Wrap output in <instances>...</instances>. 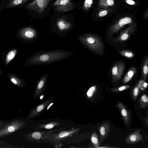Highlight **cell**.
I'll return each instance as SVG.
<instances>
[{
  "instance_id": "6da1fadb",
  "label": "cell",
  "mask_w": 148,
  "mask_h": 148,
  "mask_svg": "<svg viewBox=\"0 0 148 148\" xmlns=\"http://www.w3.org/2000/svg\"><path fill=\"white\" fill-rule=\"evenodd\" d=\"M70 54L62 51H50L35 55L29 60L31 65H39L51 63L67 58Z\"/></svg>"
},
{
  "instance_id": "7a4b0ae2",
  "label": "cell",
  "mask_w": 148,
  "mask_h": 148,
  "mask_svg": "<svg viewBox=\"0 0 148 148\" xmlns=\"http://www.w3.org/2000/svg\"><path fill=\"white\" fill-rule=\"evenodd\" d=\"M79 40L87 47L97 53L102 54L104 45L97 36L92 34H87L78 37Z\"/></svg>"
},
{
  "instance_id": "3957f363",
  "label": "cell",
  "mask_w": 148,
  "mask_h": 148,
  "mask_svg": "<svg viewBox=\"0 0 148 148\" xmlns=\"http://www.w3.org/2000/svg\"><path fill=\"white\" fill-rule=\"evenodd\" d=\"M65 127L46 131L38 130L23 135L22 137L28 142L37 143H42L43 140L48 136L65 130Z\"/></svg>"
},
{
  "instance_id": "277c9868",
  "label": "cell",
  "mask_w": 148,
  "mask_h": 148,
  "mask_svg": "<svg viewBox=\"0 0 148 148\" xmlns=\"http://www.w3.org/2000/svg\"><path fill=\"white\" fill-rule=\"evenodd\" d=\"M80 127H78L72 130H64L51 134L43 140L42 143H52L56 144H59L63 140L77 134L80 130Z\"/></svg>"
},
{
  "instance_id": "5b68a950",
  "label": "cell",
  "mask_w": 148,
  "mask_h": 148,
  "mask_svg": "<svg viewBox=\"0 0 148 148\" xmlns=\"http://www.w3.org/2000/svg\"><path fill=\"white\" fill-rule=\"evenodd\" d=\"M26 125V122L23 120H14L5 124L0 129V138L10 135L21 130Z\"/></svg>"
},
{
  "instance_id": "8992f818",
  "label": "cell",
  "mask_w": 148,
  "mask_h": 148,
  "mask_svg": "<svg viewBox=\"0 0 148 148\" xmlns=\"http://www.w3.org/2000/svg\"><path fill=\"white\" fill-rule=\"evenodd\" d=\"M54 96L34 108L30 111L27 117L29 119L38 117L53 101Z\"/></svg>"
},
{
  "instance_id": "52a82bcc",
  "label": "cell",
  "mask_w": 148,
  "mask_h": 148,
  "mask_svg": "<svg viewBox=\"0 0 148 148\" xmlns=\"http://www.w3.org/2000/svg\"><path fill=\"white\" fill-rule=\"evenodd\" d=\"M51 0H34L28 4L26 8L36 11L39 14L42 13Z\"/></svg>"
},
{
  "instance_id": "ba28073f",
  "label": "cell",
  "mask_w": 148,
  "mask_h": 148,
  "mask_svg": "<svg viewBox=\"0 0 148 148\" xmlns=\"http://www.w3.org/2000/svg\"><path fill=\"white\" fill-rule=\"evenodd\" d=\"M133 23V19L130 17L126 16L122 18L111 26L109 29L108 34H112L117 32L125 25L132 24Z\"/></svg>"
},
{
  "instance_id": "9c48e42d",
  "label": "cell",
  "mask_w": 148,
  "mask_h": 148,
  "mask_svg": "<svg viewBox=\"0 0 148 148\" xmlns=\"http://www.w3.org/2000/svg\"><path fill=\"white\" fill-rule=\"evenodd\" d=\"M71 0H56L53 3L55 10L58 12H66L73 8V4Z\"/></svg>"
},
{
  "instance_id": "30bf717a",
  "label": "cell",
  "mask_w": 148,
  "mask_h": 148,
  "mask_svg": "<svg viewBox=\"0 0 148 148\" xmlns=\"http://www.w3.org/2000/svg\"><path fill=\"white\" fill-rule=\"evenodd\" d=\"M97 130L99 135L100 142L101 144L109 136L110 131V122L107 121L103 123L98 127Z\"/></svg>"
},
{
  "instance_id": "8fae6325",
  "label": "cell",
  "mask_w": 148,
  "mask_h": 148,
  "mask_svg": "<svg viewBox=\"0 0 148 148\" xmlns=\"http://www.w3.org/2000/svg\"><path fill=\"white\" fill-rule=\"evenodd\" d=\"M124 69V65L123 62L117 64L112 68V73L113 81L116 82L121 78Z\"/></svg>"
},
{
  "instance_id": "7c38bea8",
  "label": "cell",
  "mask_w": 148,
  "mask_h": 148,
  "mask_svg": "<svg viewBox=\"0 0 148 148\" xmlns=\"http://www.w3.org/2000/svg\"><path fill=\"white\" fill-rule=\"evenodd\" d=\"M140 129H138L130 134L126 137L125 142L128 144H134L142 140L143 135L140 132Z\"/></svg>"
},
{
  "instance_id": "4fadbf2b",
  "label": "cell",
  "mask_w": 148,
  "mask_h": 148,
  "mask_svg": "<svg viewBox=\"0 0 148 148\" xmlns=\"http://www.w3.org/2000/svg\"><path fill=\"white\" fill-rule=\"evenodd\" d=\"M47 76L45 75L42 76L37 83L34 94V98L38 97L43 92L46 86Z\"/></svg>"
},
{
  "instance_id": "5bb4252c",
  "label": "cell",
  "mask_w": 148,
  "mask_h": 148,
  "mask_svg": "<svg viewBox=\"0 0 148 148\" xmlns=\"http://www.w3.org/2000/svg\"><path fill=\"white\" fill-rule=\"evenodd\" d=\"M117 106L125 125H127L129 123L131 118L130 112L126 106L121 101L118 103Z\"/></svg>"
},
{
  "instance_id": "9a60e30c",
  "label": "cell",
  "mask_w": 148,
  "mask_h": 148,
  "mask_svg": "<svg viewBox=\"0 0 148 148\" xmlns=\"http://www.w3.org/2000/svg\"><path fill=\"white\" fill-rule=\"evenodd\" d=\"M19 34L21 37L26 39H33L36 36V31L30 27L22 29L20 31Z\"/></svg>"
},
{
  "instance_id": "2e32d148",
  "label": "cell",
  "mask_w": 148,
  "mask_h": 148,
  "mask_svg": "<svg viewBox=\"0 0 148 148\" xmlns=\"http://www.w3.org/2000/svg\"><path fill=\"white\" fill-rule=\"evenodd\" d=\"M60 125L61 123L60 122L52 121L46 123L38 124L34 128V129L35 130L40 129L50 130Z\"/></svg>"
},
{
  "instance_id": "e0dca14e",
  "label": "cell",
  "mask_w": 148,
  "mask_h": 148,
  "mask_svg": "<svg viewBox=\"0 0 148 148\" xmlns=\"http://www.w3.org/2000/svg\"><path fill=\"white\" fill-rule=\"evenodd\" d=\"M57 24L58 28L61 30H67L71 27V24L63 19H59L57 21Z\"/></svg>"
},
{
  "instance_id": "ac0fdd59",
  "label": "cell",
  "mask_w": 148,
  "mask_h": 148,
  "mask_svg": "<svg viewBox=\"0 0 148 148\" xmlns=\"http://www.w3.org/2000/svg\"><path fill=\"white\" fill-rule=\"evenodd\" d=\"M29 0H10L6 6V9H9L22 5Z\"/></svg>"
},
{
  "instance_id": "d6986e66",
  "label": "cell",
  "mask_w": 148,
  "mask_h": 148,
  "mask_svg": "<svg viewBox=\"0 0 148 148\" xmlns=\"http://www.w3.org/2000/svg\"><path fill=\"white\" fill-rule=\"evenodd\" d=\"M115 0H99L98 5L100 8H107L113 5Z\"/></svg>"
},
{
  "instance_id": "ffe728a7",
  "label": "cell",
  "mask_w": 148,
  "mask_h": 148,
  "mask_svg": "<svg viewBox=\"0 0 148 148\" xmlns=\"http://www.w3.org/2000/svg\"><path fill=\"white\" fill-rule=\"evenodd\" d=\"M139 103L140 108H143L146 107L148 104L147 96L145 94H143L140 98Z\"/></svg>"
},
{
  "instance_id": "44dd1931",
  "label": "cell",
  "mask_w": 148,
  "mask_h": 148,
  "mask_svg": "<svg viewBox=\"0 0 148 148\" xmlns=\"http://www.w3.org/2000/svg\"><path fill=\"white\" fill-rule=\"evenodd\" d=\"M17 53L16 49L10 50L6 55L5 59V64H8L15 57Z\"/></svg>"
},
{
  "instance_id": "7402d4cb",
  "label": "cell",
  "mask_w": 148,
  "mask_h": 148,
  "mask_svg": "<svg viewBox=\"0 0 148 148\" xmlns=\"http://www.w3.org/2000/svg\"><path fill=\"white\" fill-rule=\"evenodd\" d=\"M11 81L14 85L18 87L23 88L24 87L23 82L20 79L14 75H11L10 77Z\"/></svg>"
},
{
  "instance_id": "603a6c76",
  "label": "cell",
  "mask_w": 148,
  "mask_h": 148,
  "mask_svg": "<svg viewBox=\"0 0 148 148\" xmlns=\"http://www.w3.org/2000/svg\"><path fill=\"white\" fill-rule=\"evenodd\" d=\"M136 71L135 68H132L127 73L123 81V84L128 82L132 78Z\"/></svg>"
},
{
  "instance_id": "cb8c5ba5",
  "label": "cell",
  "mask_w": 148,
  "mask_h": 148,
  "mask_svg": "<svg viewBox=\"0 0 148 148\" xmlns=\"http://www.w3.org/2000/svg\"><path fill=\"white\" fill-rule=\"evenodd\" d=\"M91 140L94 148H98L99 146V142L97 135L95 132H93L91 137Z\"/></svg>"
},
{
  "instance_id": "d4e9b609",
  "label": "cell",
  "mask_w": 148,
  "mask_h": 148,
  "mask_svg": "<svg viewBox=\"0 0 148 148\" xmlns=\"http://www.w3.org/2000/svg\"><path fill=\"white\" fill-rule=\"evenodd\" d=\"M137 86L140 90L144 91L147 86V84L144 81L141 80L139 82Z\"/></svg>"
},
{
  "instance_id": "484cf974",
  "label": "cell",
  "mask_w": 148,
  "mask_h": 148,
  "mask_svg": "<svg viewBox=\"0 0 148 148\" xmlns=\"http://www.w3.org/2000/svg\"><path fill=\"white\" fill-rule=\"evenodd\" d=\"M139 89L136 86L133 88L131 92V95L134 101H135L138 97L139 93Z\"/></svg>"
},
{
  "instance_id": "4316f807",
  "label": "cell",
  "mask_w": 148,
  "mask_h": 148,
  "mask_svg": "<svg viewBox=\"0 0 148 148\" xmlns=\"http://www.w3.org/2000/svg\"><path fill=\"white\" fill-rule=\"evenodd\" d=\"M93 0H85L83 6L84 10H87L89 9L92 6Z\"/></svg>"
},
{
  "instance_id": "83f0119b",
  "label": "cell",
  "mask_w": 148,
  "mask_h": 148,
  "mask_svg": "<svg viewBox=\"0 0 148 148\" xmlns=\"http://www.w3.org/2000/svg\"><path fill=\"white\" fill-rule=\"evenodd\" d=\"M130 86L129 85H125L120 87L112 88L111 91L113 92H118L129 88Z\"/></svg>"
},
{
  "instance_id": "f1b7e54d",
  "label": "cell",
  "mask_w": 148,
  "mask_h": 148,
  "mask_svg": "<svg viewBox=\"0 0 148 148\" xmlns=\"http://www.w3.org/2000/svg\"><path fill=\"white\" fill-rule=\"evenodd\" d=\"M96 90V86H95L91 87L88 90L87 95L88 98H90L93 95Z\"/></svg>"
},
{
  "instance_id": "f546056e",
  "label": "cell",
  "mask_w": 148,
  "mask_h": 148,
  "mask_svg": "<svg viewBox=\"0 0 148 148\" xmlns=\"http://www.w3.org/2000/svg\"><path fill=\"white\" fill-rule=\"evenodd\" d=\"M127 29L125 31V32L124 33L122 34L121 38L123 40H127L129 37V35L127 32Z\"/></svg>"
},
{
  "instance_id": "4dcf8cb0",
  "label": "cell",
  "mask_w": 148,
  "mask_h": 148,
  "mask_svg": "<svg viewBox=\"0 0 148 148\" xmlns=\"http://www.w3.org/2000/svg\"><path fill=\"white\" fill-rule=\"evenodd\" d=\"M108 13V11L107 10H104L99 12L98 14L99 17H102L106 15Z\"/></svg>"
},
{
  "instance_id": "1f68e13d",
  "label": "cell",
  "mask_w": 148,
  "mask_h": 148,
  "mask_svg": "<svg viewBox=\"0 0 148 148\" xmlns=\"http://www.w3.org/2000/svg\"><path fill=\"white\" fill-rule=\"evenodd\" d=\"M126 3L128 4L134 5L136 4V2L133 0H125Z\"/></svg>"
},
{
  "instance_id": "d6a6232c",
  "label": "cell",
  "mask_w": 148,
  "mask_h": 148,
  "mask_svg": "<svg viewBox=\"0 0 148 148\" xmlns=\"http://www.w3.org/2000/svg\"><path fill=\"white\" fill-rule=\"evenodd\" d=\"M143 72L144 74L147 75L148 72V68L147 66L145 65L144 66L143 68Z\"/></svg>"
},
{
  "instance_id": "836d02e7",
  "label": "cell",
  "mask_w": 148,
  "mask_h": 148,
  "mask_svg": "<svg viewBox=\"0 0 148 148\" xmlns=\"http://www.w3.org/2000/svg\"><path fill=\"white\" fill-rule=\"evenodd\" d=\"M133 54L132 53L130 52H126L125 53V55L127 57H131Z\"/></svg>"
},
{
  "instance_id": "e575fe53",
  "label": "cell",
  "mask_w": 148,
  "mask_h": 148,
  "mask_svg": "<svg viewBox=\"0 0 148 148\" xmlns=\"http://www.w3.org/2000/svg\"><path fill=\"white\" fill-rule=\"evenodd\" d=\"M6 124L5 122L0 121V129L2 127Z\"/></svg>"
},
{
  "instance_id": "d590c367",
  "label": "cell",
  "mask_w": 148,
  "mask_h": 148,
  "mask_svg": "<svg viewBox=\"0 0 148 148\" xmlns=\"http://www.w3.org/2000/svg\"><path fill=\"white\" fill-rule=\"evenodd\" d=\"M1 71H0V75L1 73Z\"/></svg>"
},
{
  "instance_id": "8d00e7d4",
  "label": "cell",
  "mask_w": 148,
  "mask_h": 148,
  "mask_svg": "<svg viewBox=\"0 0 148 148\" xmlns=\"http://www.w3.org/2000/svg\"></svg>"
}]
</instances>
